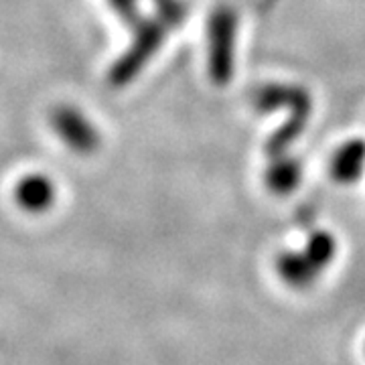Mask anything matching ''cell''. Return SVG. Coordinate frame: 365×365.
<instances>
[{
	"label": "cell",
	"instance_id": "cell-3",
	"mask_svg": "<svg viewBox=\"0 0 365 365\" xmlns=\"http://www.w3.org/2000/svg\"><path fill=\"white\" fill-rule=\"evenodd\" d=\"M237 14L232 4L222 2L209 16V73L213 83L225 86L234 71V45Z\"/></svg>",
	"mask_w": 365,
	"mask_h": 365
},
{
	"label": "cell",
	"instance_id": "cell-9",
	"mask_svg": "<svg viewBox=\"0 0 365 365\" xmlns=\"http://www.w3.org/2000/svg\"><path fill=\"white\" fill-rule=\"evenodd\" d=\"M158 9V19L167 26H175L185 19V6L179 0H155Z\"/></svg>",
	"mask_w": 365,
	"mask_h": 365
},
{
	"label": "cell",
	"instance_id": "cell-6",
	"mask_svg": "<svg viewBox=\"0 0 365 365\" xmlns=\"http://www.w3.org/2000/svg\"><path fill=\"white\" fill-rule=\"evenodd\" d=\"M365 167V140H349V143L341 144L335 150V155L331 157L329 173L331 177L341 185H349L355 182Z\"/></svg>",
	"mask_w": 365,
	"mask_h": 365
},
{
	"label": "cell",
	"instance_id": "cell-2",
	"mask_svg": "<svg viewBox=\"0 0 365 365\" xmlns=\"http://www.w3.org/2000/svg\"><path fill=\"white\" fill-rule=\"evenodd\" d=\"M254 102L260 110H274V108L287 106L292 112L287 126L276 136H272L268 146H266L270 157H280L288 146V143L299 136L302 128H304V124H307V120H309V112H311L309 93L302 88H297V86H264L262 90H258Z\"/></svg>",
	"mask_w": 365,
	"mask_h": 365
},
{
	"label": "cell",
	"instance_id": "cell-5",
	"mask_svg": "<svg viewBox=\"0 0 365 365\" xmlns=\"http://www.w3.org/2000/svg\"><path fill=\"white\" fill-rule=\"evenodd\" d=\"M51 126L57 136L78 155H90L100 146L96 126L73 106L55 108L51 112Z\"/></svg>",
	"mask_w": 365,
	"mask_h": 365
},
{
	"label": "cell",
	"instance_id": "cell-4",
	"mask_svg": "<svg viewBox=\"0 0 365 365\" xmlns=\"http://www.w3.org/2000/svg\"><path fill=\"white\" fill-rule=\"evenodd\" d=\"M165 29L167 25L158 19V21H144L136 29L134 41L128 47V51L124 53L116 63L110 69V83L112 86H126L132 79L136 78V73L144 67V63L157 53L160 43L165 39Z\"/></svg>",
	"mask_w": 365,
	"mask_h": 365
},
{
	"label": "cell",
	"instance_id": "cell-7",
	"mask_svg": "<svg viewBox=\"0 0 365 365\" xmlns=\"http://www.w3.org/2000/svg\"><path fill=\"white\" fill-rule=\"evenodd\" d=\"M14 199L29 213H41L55 201V187L45 175H26L16 185Z\"/></svg>",
	"mask_w": 365,
	"mask_h": 365
},
{
	"label": "cell",
	"instance_id": "cell-8",
	"mask_svg": "<svg viewBox=\"0 0 365 365\" xmlns=\"http://www.w3.org/2000/svg\"><path fill=\"white\" fill-rule=\"evenodd\" d=\"M302 169L294 158H274L270 169L266 170V182L274 193L287 195L300 181Z\"/></svg>",
	"mask_w": 365,
	"mask_h": 365
},
{
	"label": "cell",
	"instance_id": "cell-1",
	"mask_svg": "<svg viewBox=\"0 0 365 365\" xmlns=\"http://www.w3.org/2000/svg\"><path fill=\"white\" fill-rule=\"evenodd\" d=\"M337 254V240L329 232H314L300 252H282L276 272L292 288H309L319 280Z\"/></svg>",
	"mask_w": 365,
	"mask_h": 365
},
{
	"label": "cell",
	"instance_id": "cell-10",
	"mask_svg": "<svg viewBox=\"0 0 365 365\" xmlns=\"http://www.w3.org/2000/svg\"><path fill=\"white\" fill-rule=\"evenodd\" d=\"M112 9L120 14V19H124L126 23L138 21V9H136V0H110Z\"/></svg>",
	"mask_w": 365,
	"mask_h": 365
}]
</instances>
